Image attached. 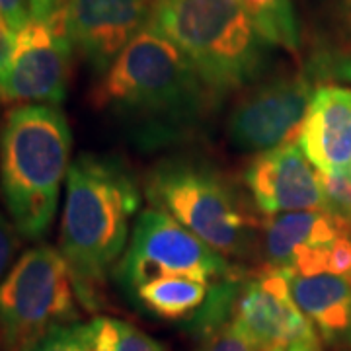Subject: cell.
Listing matches in <instances>:
<instances>
[{
    "mask_svg": "<svg viewBox=\"0 0 351 351\" xmlns=\"http://www.w3.org/2000/svg\"><path fill=\"white\" fill-rule=\"evenodd\" d=\"M71 127L59 108L25 104L6 115L0 135V193L25 240L49 232L71 168Z\"/></svg>",
    "mask_w": 351,
    "mask_h": 351,
    "instance_id": "277c9868",
    "label": "cell"
},
{
    "mask_svg": "<svg viewBox=\"0 0 351 351\" xmlns=\"http://www.w3.org/2000/svg\"><path fill=\"white\" fill-rule=\"evenodd\" d=\"M328 213L343 223L351 237V166L336 174H320Z\"/></svg>",
    "mask_w": 351,
    "mask_h": 351,
    "instance_id": "d6986e66",
    "label": "cell"
},
{
    "mask_svg": "<svg viewBox=\"0 0 351 351\" xmlns=\"http://www.w3.org/2000/svg\"><path fill=\"white\" fill-rule=\"evenodd\" d=\"M82 334L88 351H166L141 328L112 316L92 318L82 324Z\"/></svg>",
    "mask_w": 351,
    "mask_h": 351,
    "instance_id": "ac0fdd59",
    "label": "cell"
},
{
    "mask_svg": "<svg viewBox=\"0 0 351 351\" xmlns=\"http://www.w3.org/2000/svg\"><path fill=\"white\" fill-rule=\"evenodd\" d=\"M138 205L141 188L121 158L84 152L71 162L59 252L78 302L90 313L101 306V287L125 250Z\"/></svg>",
    "mask_w": 351,
    "mask_h": 351,
    "instance_id": "7a4b0ae2",
    "label": "cell"
},
{
    "mask_svg": "<svg viewBox=\"0 0 351 351\" xmlns=\"http://www.w3.org/2000/svg\"><path fill=\"white\" fill-rule=\"evenodd\" d=\"M73 51L61 12L49 20L32 18L14 34L10 57L0 73V101L22 106L64 101Z\"/></svg>",
    "mask_w": 351,
    "mask_h": 351,
    "instance_id": "ba28073f",
    "label": "cell"
},
{
    "mask_svg": "<svg viewBox=\"0 0 351 351\" xmlns=\"http://www.w3.org/2000/svg\"><path fill=\"white\" fill-rule=\"evenodd\" d=\"M291 295L328 346L351 351V277L289 274Z\"/></svg>",
    "mask_w": 351,
    "mask_h": 351,
    "instance_id": "9a60e30c",
    "label": "cell"
},
{
    "mask_svg": "<svg viewBox=\"0 0 351 351\" xmlns=\"http://www.w3.org/2000/svg\"><path fill=\"white\" fill-rule=\"evenodd\" d=\"M12 39L14 34L6 27V24L0 20V73L4 69V64L8 61L10 57V51H12Z\"/></svg>",
    "mask_w": 351,
    "mask_h": 351,
    "instance_id": "484cf974",
    "label": "cell"
},
{
    "mask_svg": "<svg viewBox=\"0 0 351 351\" xmlns=\"http://www.w3.org/2000/svg\"><path fill=\"white\" fill-rule=\"evenodd\" d=\"M302 152L320 174H336L351 166V88L314 90L299 135Z\"/></svg>",
    "mask_w": 351,
    "mask_h": 351,
    "instance_id": "4fadbf2b",
    "label": "cell"
},
{
    "mask_svg": "<svg viewBox=\"0 0 351 351\" xmlns=\"http://www.w3.org/2000/svg\"><path fill=\"white\" fill-rule=\"evenodd\" d=\"M271 351H285L283 348H277V350H271Z\"/></svg>",
    "mask_w": 351,
    "mask_h": 351,
    "instance_id": "83f0119b",
    "label": "cell"
},
{
    "mask_svg": "<svg viewBox=\"0 0 351 351\" xmlns=\"http://www.w3.org/2000/svg\"><path fill=\"white\" fill-rule=\"evenodd\" d=\"M66 0H29L32 18L36 20H49L51 16L59 12Z\"/></svg>",
    "mask_w": 351,
    "mask_h": 351,
    "instance_id": "cb8c5ba5",
    "label": "cell"
},
{
    "mask_svg": "<svg viewBox=\"0 0 351 351\" xmlns=\"http://www.w3.org/2000/svg\"><path fill=\"white\" fill-rule=\"evenodd\" d=\"M328 64V71H332L338 78H348L351 80V53L334 57V61H324Z\"/></svg>",
    "mask_w": 351,
    "mask_h": 351,
    "instance_id": "d4e9b609",
    "label": "cell"
},
{
    "mask_svg": "<svg viewBox=\"0 0 351 351\" xmlns=\"http://www.w3.org/2000/svg\"><path fill=\"white\" fill-rule=\"evenodd\" d=\"M256 207L267 217L293 211H324L326 197L320 172L297 143L256 154L244 172Z\"/></svg>",
    "mask_w": 351,
    "mask_h": 351,
    "instance_id": "7c38bea8",
    "label": "cell"
},
{
    "mask_svg": "<svg viewBox=\"0 0 351 351\" xmlns=\"http://www.w3.org/2000/svg\"><path fill=\"white\" fill-rule=\"evenodd\" d=\"M78 297L63 254L24 252L0 281V346L25 351L55 328L78 322Z\"/></svg>",
    "mask_w": 351,
    "mask_h": 351,
    "instance_id": "8992f818",
    "label": "cell"
},
{
    "mask_svg": "<svg viewBox=\"0 0 351 351\" xmlns=\"http://www.w3.org/2000/svg\"><path fill=\"white\" fill-rule=\"evenodd\" d=\"M234 271L223 254L162 209L149 207L137 217L129 246L113 276L125 293H133L138 285L158 277L186 276L215 283Z\"/></svg>",
    "mask_w": 351,
    "mask_h": 351,
    "instance_id": "52a82bcc",
    "label": "cell"
},
{
    "mask_svg": "<svg viewBox=\"0 0 351 351\" xmlns=\"http://www.w3.org/2000/svg\"><path fill=\"white\" fill-rule=\"evenodd\" d=\"M217 101L186 55L151 25L121 51L94 90V106L110 113L141 151L191 138Z\"/></svg>",
    "mask_w": 351,
    "mask_h": 351,
    "instance_id": "6da1fadb",
    "label": "cell"
},
{
    "mask_svg": "<svg viewBox=\"0 0 351 351\" xmlns=\"http://www.w3.org/2000/svg\"><path fill=\"white\" fill-rule=\"evenodd\" d=\"M147 25L186 55L219 98L262 82L271 64L274 45L239 0H152Z\"/></svg>",
    "mask_w": 351,
    "mask_h": 351,
    "instance_id": "3957f363",
    "label": "cell"
},
{
    "mask_svg": "<svg viewBox=\"0 0 351 351\" xmlns=\"http://www.w3.org/2000/svg\"><path fill=\"white\" fill-rule=\"evenodd\" d=\"M285 351H322V343H320L318 334L314 332V334H308L304 338L293 341Z\"/></svg>",
    "mask_w": 351,
    "mask_h": 351,
    "instance_id": "4316f807",
    "label": "cell"
},
{
    "mask_svg": "<svg viewBox=\"0 0 351 351\" xmlns=\"http://www.w3.org/2000/svg\"><path fill=\"white\" fill-rule=\"evenodd\" d=\"M152 0H66L59 10L73 49L104 76L149 24Z\"/></svg>",
    "mask_w": 351,
    "mask_h": 351,
    "instance_id": "30bf717a",
    "label": "cell"
},
{
    "mask_svg": "<svg viewBox=\"0 0 351 351\" xmlns=\"http://www.w3.org/2000/svg\"><path fill=\"white\" fill-rule=\"evenodd\" d=\"M0 20L12 34H18L32 20L29 0H0Z\"/></svg>",
    "mask_w": 351,
    "mask_h": 351,
    "instance_id": "603a6c76",
    "label": "cell"
},
{
    "mask_svg": "<svg viewBox=\"0 0 351 351\" xmlns=\"http://www.w3.org/2000/svg\"><path fill=\"white\" fill-rule=\"evenodd\" d=\"M145 195L225 258H242L256 244V217L239 189L209 164L166 158L152 168Z\"/></svg>",
    "mask_w": 351,
    "mask_h": 351,
    "instance_id": "5b68a950",
    "label": "cell"
},
{
    "mask_svg": "<svg viewBox=\"0 0 351 351\" xmlns=\"http://www.w3.org/2000/svg\"><path fill=\"white\" fill-rule=\"evenodd\" d=\"M232 320L260 351L287 350L316 332L291 295L287 271L271 267L242 276Z\"/></svg>",
    "mask_w": 351,
    "mask_h": 351,
    "instance_id": "8fae6325",
    "label": "cell"
},
{
    "mask_svg": "<svg viewBox=\"0 0 351 351\" xmlns=\"http://www.w3.org/2000/svg\"><path fill=\"white\" fill-rule=\"evenodd\" d=\"M195 351H260L242 328L230 318L201 336Z\"/></svg>",
    "mask_w": 351,
    "mask_h": 351,
    "instance_id": "ffe728a7",
    "label": "cell"
},
{
    "mask_svg": "<svg viewBox=\"0 0 351 351\" xmlns=\"http://www.w3.org/2000/svg\"><path fill=\"white\" fill-rule=\"evenodd\" d=\"M350 237L341 221L328 211L279 213L263 225V256L267 267L289 271L304 254Z\"/></svg>",
    "mask_w": 351,
    "mask_h": 351,
    "instance_id": "5bb4252c",
    "label": "cell"
},
{
    "mask_svg": "<svg viewBox=\"0 0 351 351\" xmlns=\"http://www.w3.org/2000/svg\"><path fill=\"white\" fill-rule=\"evenodd\" d=\"M350 4H351V0H350Z\"/></svg>",
    "mask_w": 351,
    "mask_h": 351,
    "instance_id": "f1b7e54d",
    "label": "cell"
},
{
    "mask_svg": "<svg viewBox=\"0 0 351 351\" xmlns=\"http://www.w3.org/2000/svg\"><path fill=\"white\" fill-rule=\"evenodd\" d=\"M20 248V232L14 223L0 211V281L14 265V256Z\"/></svg>",
    "mask_w": 351,
    "mask_h": 351,
    "instance_id": "7402d4cb",
    "label": "cell"
},
{
    "mask_svg": "<svg viewBox=\"0 0 351 351\" xmlns=\"http://www.w3.org/2000/svg\"><path fill=\"white\" fill-rule=\"evenodd\" d=\"M252 22L271 45L289 53L301 47V25L293 0H239Z\"/></svg>",
    "mask_w": 351,
    "mask_h": 351,
    "instance_id": "e0dca14e",
    "label": "cell"
},
{
    "mask_svg": "<svg viewBox=\"0 0 351 351\" xmlns=\"http://www.w3.org/2000/svg\"><path fill=\"white\" fill-rule=\"evenodd\" d=\"M25 351H88L82 334V322L55 328Z\"/></svg>",
    "mask_w": 351,
    "mask_h": 351,
    "instance_id": "44dd1931",
    "label": "cell"
},
{
    "mask_svg": "<svg viewBox=\"0 0 351 351\" xmlns=\"http://www.w3.org/2000/svg\"><path fill=\"white\" fill-rule=\"evenodd\" d=\"M313 94L304 75L274 76L254 84L228 117L230 145L237 151L260 154L299 137Z\"/></svg>",
    "mask_w": 351,
    "mask_h": 351,
    "instance_id": "9c48e42d",
    "label": "cell"
},
{
    "mask_svg": "<svg viewBox=\"0 0 351 351\" xmlns=\"http://www.w3.org/2000/svg\"><path fill=\"white\" fill-rule=\"evenodd\" d=\"M211 283L195 277L168 276L158 277L138 285L131 297L141 308L162 320L188 322L199 313L209 297Z\"/></svg>",
    "mask_w": 351,
    "mask_h": 351,
    "instance_id": "2e32d148",
    "label": "cell"
}]
</instances>
